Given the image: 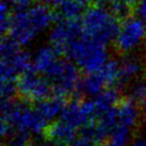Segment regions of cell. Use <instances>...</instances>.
Returning a JSON list of instances; mask_svg holds the SVG:
<instances>
[{
    "mask_svg": "<svg viewBox=\"0 0 146 146\" xmlns=\"http://www.w3.org/2000/svg\"><path fill=\"white\" fill-rule=\"evenodd\" d=\"M97 146H106V145H97Z\"/></svg>",
    "mask_w": 146,
    "mask_h": 146,
    "instance_id": "obj_30",
    "label": "cell"
},
{
    "mask_svg": "<svg viewBox=\"0 0 146 146\" xmlns=\"http://www.w3.org/2000/svg\"><path fill=\"white\" fill-rule=\"evenodd\" d=\"M100 3H105V4H111L112 2H114L115 0H98Z\"/></svg>",
    "mask_w": 146,
    "mask_h": 146,
    "instance_id": "obj_28",
    "label": "cell"
},
{
    "mask_svg": "<svg viewBox=\"0 0 146 146\" xmlns=\"http://www.w3.org/2000/svg\"><path fill=\"white\" fill-rule=\"evenodd\" d=\"M130 98L137 102H144L146 100V80H138L130 86Z\"/></svg>",
    "mask_w": 146,
    "mask_h": 146,
    "instance_id": "obj_21",
    "label": "cell"
},
{
    "mask_svg": "<svg viewBox=\"0 0 146 146\" xmlns=\"http://www.w3.org/2000/svg\"><path fill=\"white\" fill-rule=\"evenodd\" d=\"M99 117L98 112L92 99L74 100L66 105L60 119L65 122L77 131L83 130L95 123Z\"/></svg>",
    "mask_w": 146,
    "mask_h": 146,
    "instance_id": "obj_9",
    "label": "cell"
},
{
    "mask_svg": "<svg viewBox=\"0 0 146 146\" xmlns=\"http://www.w3.org/2000/svg\"><path fill=\"white\" fill-rule=\"evenodd\" d=\"M54 21V13L48 5L43 3L16 11L12 15L9 37L21 47L32 45L42 33L50 30Z\"/></svg>",
    "mask_w": 146,
    "mask_h": 146,
    "instance_id": "obj_2",
    "label": "cell"
},
{
    "mask_svg": "<svg viewBox=\"0 0 146 146\" xmlns=\"http://www.w3.org/2000/svg\"><path fill=\"white\" fill-rule=\"evenodd\" d=\"M117 125L133 130L141 119V110L137 102L127 97L122 99L116 107Z\"/></svg>",
    "mask_w": 146,
    "mask_h": 146,
    "instance_id": "obj_13",
    "label": "cell"
},
{
    "mask_svg": "<svg viewBox=\"0 0 146 146\" xmlns=\"http://www.w3.org/2000/svg\"><path fill=\"white\" fill-rule=\"evenodd\" d=\"M146 43V23L137 16H128L119 25L117 35L114 41L119 52L133 54Z\"/></svg>",
    "mask_w": 146,
    "mask_h": 146,
    "instance_id": "obj_6",
    "label": "cell"
},
{
    "mask_svg": "<svg viewBox=\"0 0 146 146\" xmlns=\"http://www.w3.org/2000/svg\"><path fill=\"white\" fill-rule=\"evenodd\" d=\"M80 25L85 37L107 46L115 41L121 24L110 9L94 5L83 14Z\"/></svg>",
    "mask_w": 146,
    "mask_h": 146,
    "instance_id": "obj_4",
    "label": "cell"
},
{
    "mask_svg": "<svg viewBox=\"0 0 146 146\" xmlns=\"http://www.w3.org/2000/svg\"><path fill=\"white\" fill-rule=\"evenodd\" d=\"M66 54L78 68L86 74L97 73L110 60L107 46L92 41L84 35L69 47Z\"/></svg>",
    "mask_w": 146,
    "mask_h": 146,
    "instance_id": "obj_5",
    "label": "cell"
},
{
    "mask_svg": "<svg viewBox=\"0 0 146 146\" xmlns=\"http://www.w3.org/2000/svg\"><path fill=\"white\" fill-rule=\"evenodd\" d=\"M125 1L129 4H137V5H138L139 3H141L144 0H125Z\"/></svg>",
    "mask_w": 146,
    "mask_h": 146,
    "instance_id": "obj_27",
    "label": "cell"
},
{
    "mask_svg": "<svg viewBox=\"0 0 146 146\" xmlns=\"http://www.w3.org/2000/svg\"><path fill=\"white\" fill-rule=\"evenodd\" d=\"M0 51L1 96L2 99H11L16 93L18 78L31 70L32 57L10 37L2 38Z\"/></svg>",
    "mask_w": 146,
    "mask_h": 146,
    "instance_id": "obj_3",
    "label": "cell"
},
{
    "mask_svg": "<svg viewBox=\"0 0 146 146\" xmlns=\"http://www.w3.org/2000/svg\"><path fill=\"white\" fill-rule=\"evenodd\" d=\"M59 51L51 45H42L37 47L32 56V67L36 73L47 77L60 62Z\"/></svg>",
    "mask_w": 146,
    "mask_h": 146,
    "instance_id": "obj_11",
    "label": "cell"
},
{
    "mask_svg": "<svg viewBox=\"0 0 146 146\" xmlns=\"http://www.w3.org/2000/svg\"><path fill=\"white\" fill-rule=\"evenodd\" d=\"M145 64L142 59L135 54H127L119 61L121 85L135 82L144 73Z\"/></svg>",
    "mask_w": 146,
    "mask_h": 146,
    "instance_id": "obj_14",
    "label": "cell"
},
{
    "mask_svg": "<svg viewBox=\"0 0 146 146\" xmlns=\"http://www.w3.org/2000/svg\"><path fill=\"white\" fill-rule=\"evenodd\" d=\"M95 108L97 110L99 117L102 114L109 112L111 110L115 109L117 107L118 102H121L118 98V93L114 89H107L104 92L97 95L96 97L92 98Z\"/></svg>",
    "mask_w": 146,
    "mask_h": 146,
    "instance_id": "obj_18",
    "label": "cell"
},
{
    "mask_svg": "<svg viewBox=\"0 0 146 146\" xmlns=\"http://www.w3.org/2000/svg\"><path fill=\"white\" fill-rule=\"evenodd\" d=\"M46 133L49 141L54 145L68 146L76 141L78 131L59 118L48 127Z\"/></svg>",
    "mask_w": 146,
    "mask_h": 146,
    "instance_id": "obj_15",
    "label": "cell"
},
{
    "mask_svg": "<svg viewBox=\"0 0 146 146\" xmlns=\"http://www.w3.org/2000/svg\"><path fill=\"white\" fill-rule=\"evenodd\" d=\"M48 123L36 109L11 99H2L0 131L10 146H26L32 135L47 132Z\"/></svg>",
    "mask_w": 146,
    "mask_h": 146,
    "instance_id": "obj_1",
    "label": "cell"
},
{
    "mask_svg": "<svg viewBox=\"0 0 146 146\" xmlns=\"http://www.w3.org/2000/svg\"><path fill=\"white\" fill-rule=\"evenodd\" d=\"M129 146H146V137H137Z\"/></svg>",
    "mask_w": 146,
    "mask_h": 146,
    "instance_id": "obj_25",
    "label": "cell"
},
{
    "mask_svg": "<svg viewBox=\"0 0 146 146\" xmlns=\"http://www.w3.org/2000/svg\"><path fill=\"white\" fill-rule=\"evenodd\" d=\"M68 146H92V143L89 142L88 140H85L84 138L80 137V138L78 139V140H76L73 144H70V145H68Z\"/></svg>",
    "mask_w": 146,
    "mask_h": 146,
    "instance_id": "obj_26",
    "label": "cell"
},
{
    "mask_svg": "<svg viewBox=\"0 0 146 146\" xmlns=\"http://www.w3.org/2000/svg\"><path fill=\"white\" fill-rule=\"evenodd\" d=\"M11 19H12L11 5L9 4L7 0H2L1 5H0V27H1L2 34L8 33L10 24H11Z\"/></svg>",
    "mask_w": 146,
    "mask_h": 146,
    "instance_id": "obj_20",
    "label": "cell"
},
{
    "mask_svg": "<svg viewBox=\"0 0 146 146\" xmlns=\"http://www.w3.org/2000/svg\"><path fill=\"white\" fill-rule=\"evenodd\" d=\"M66 108L64 97L59 95L50 96L44 102H40L36 107L38 113L46 119V122H53L61 117Z\"/></svg>",
    "mask_w": 146,
    "mask_h": 146,
    "instance_id": "obj_16",
    "label": "cell"
},
{
    "mask_svg": "<svg viewBox=\"0 0 146 146\" xmlns=\"http://www.w3.org/2000/svg\"><path fill=\"white\" fill-rule=\"evenodd\" d=\"M132 131L128 128L116 126L109 137V146H128L132 142Z\"/></svg>",
    "mask_w": 146,
    "mask_h": 146,
    "instance_id": "obj_19",
    "label": "cell"
},
{
    "mask_svg": "<svg viewBox=\"0 0 146 146\" xmlns=\"http://www.w3.org/2000/svg\"><path fill=\"white\" fill-rule=\"evenodd\" d=\"M56 95L65 97L77 91L81 78L76 64L70 60L61 59L53 70L47 76Z\"/></svg>",
    "mask_w": 146,
    "mask_h": 146,
    "instance_id": "obj_8",
    "label": "cell"
},
{
    "mask_svg": "<svg viewBox=\"0 0 146 146\" xmlns=\"http://www.w3.org/2000/svg\"><path fill=\"white\" fill-rule=\"evenodd\" d=\"M130 4L127 3L125 0H115L110 4V10L117 18H127L129 16Z\"/></svg>",
    "mask_w": 146,
    "mask_h": 146,
    "instance_id": "obj_22",
    "label": "cell"
},
{
    "mask_svg": "<svg viewBox=\"0 0 146 146\" xmlns=\"http://www.w3.org/2000/svg\"><path fill=\"white\" fill-rule=\"evenodd\" d=\"M7 1L11 5V8H14L16 11H21L32 7L34 0H7Z\"/></svg>",
    "mask_w": 146,
    "mask_h": 146,
    "instance_id": "obj_23",
    "label": "cell"
},
{
    "mask_svg": "<svg viewBox=\"0 0 146 146\" xmlns=\"http://www.w3.org/2000/svg\"><path fill=\"white\" fill-rule=\"evenodd\" d=\"M137 17H139L140 19H142L143 21L146 23V0L142 1L141 3H139L137 5Z\"/></svg>",
    "mask_w": 146,
    "mask_h": 146,
    "instance_id": "obj_24",
    "label": "cell"
},
{
    "mask_svg": "<svg viewBox=\"0 0 146 146\" xmlns=\"http://www.w3.org/2000/svg\"><path fill=\"white\" fill-rule=\"evenodd\" d=\"M143 111H144V114L146 115V100L144 102V106H143Z\"/></svg>",
    "mask_w": 146,
    "mask_h": 146,
    "instance_id": "obj_29",
    "label": "cell"
},
{
    "mask_svg": "<svg viewBox=\"0 0 146 146\" xmlns=\"http://www.w3.org/2000/svg\"><path fill=\"white\" fill-rule=\"evenodd\" d=\"M52 85L47 78L36 73L28 72L18 78L16 83V93L19 97L28 102H40L51 96Z\"/></svg>",
    "mask_w": 146,
    "mask_h": 146,
    "instance_id": "obj_7",
    "label": "cell"
},
{
    "mask_svg": "<svg viewBox=\"0 0 146 146\" xmlns=\"http://www.w3.org/2000/svg\"><path fill=\"white\" fill-rule=\"evenodd\" d=\"M83 35L80 23L72 21H61L53 25L49 30V45L59 52H65L69 47Z\"/></svg>",
    "mask_w": 146,
    "mask_h": 146,
    "instance_id": "obj_10",
    "label": "cell"
},
{
    "mask_svg": "<svg viewBox=\"0 0 146 146\" xmlns=\"http://www.w3.org/2000/svg\"><path fill=\"white\" fill-rule=\"evenodd\" d=\"M61 21H76L89 9V0H49Z\"/></svg>",
    "mask_w": 146,
    "mask_h": 146,
    "instance_id": "obj_12",
    "label": "cell"
},
{
    "mask_svg": "<svg viewBox=\"0 0 146 146\" xmlns=\"http://www.w3.org/2000/svg\"><path fill=\"white\" fill-rule=\"evenodd\" d=\"M107 89L108 86L102 74L97 72L93 74H86V76L81 78L78 91L86 97L94 98Z\"/></svg>",
    "mask_w": 146,
    "mask_h": 146,
    "instance_id": "obj_17",
    "label": "cell"
}]
</instances>
